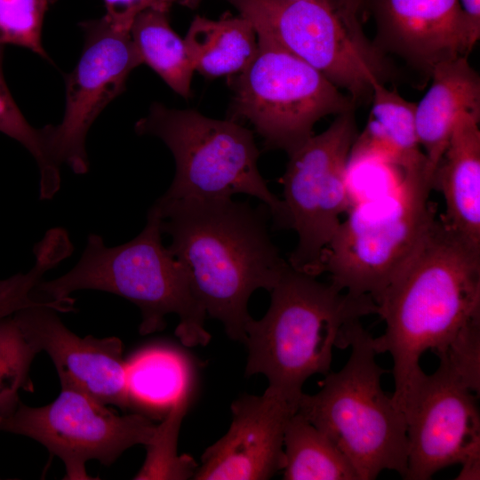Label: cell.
I'll return each mask as SVG.
<instances>
[{
    "instance_id": "cell-20",
    "label": "cell",
    "mask_w": 480,
    "mask_h": 480,
    "mask_svg": "<svg viewBox=\"0 0 480 480\" xmlns=\"http://www.w3.org/2000/svg\"><path fill=\"white\" fill-rule=\"evenodd\" d=\"M184 42L195 71L209 77L232 76L242 72L253 59L258 38L242 15L223 13L218 20L196 16Z\"/></svg>"
},
{
    "instance_id": "cell-34",
    "label": "cell",
    "mask_w": 480,
    "mask_h": 480,
    "mask_svg": "<svg viewBox=\"0 0 480 480\" xmlns=\"http://www.w3.org/2000/svg\"><path fill=\"white\" fill-rule=\"evenodd\" d=\"M310 1L318 2V3L323 4H325V5H333L332 0H310ZM333 6H334V5H333Z\"/></svg>"
},
{
    "instance_id": "cell-12",
    "label": "cell",
    "mask_w": 480,
    "mask_h": 480,
    "mask_svg": "<svg viewBox=\"0 0 480 480\" xmlns=\"http://www.w3.org/2000/svg\"><path fill=\"white\" fill-rule=\"evenodd\" d=\"M84 44L75 68L66 76V108L60 124L42 128L51 161L76 174L89 169L87 132L99 114L125 89L130 73L143 64L130 30L104 16L81 23Z\"/></svg>"
},
{
    "instance_id": "cell-18",
    "label": "cell",
    "mask_w": 480,
    "mask_h": 480,
    "mask_svg": "<svg viewBox=\"0 0 480 480\" xmlns=\"http://www.w3.org/2000/svg\"><path fill=\"white\" fill-rule=\"evenodd\" d=\"M429 77V88L416 103L414 120L432 183L459 117L464 113L480 115V77L468 56L438 63Z\"/></svg>"
},
{
    "instance_id": "cell-13",
    "label": "cell",
    "mask_w": 480,
    "mask_h": 480,
    "mask_svg": "<svg viewBox=\"0 0 480 480\" xmlns=\"http://www.w3.org/2000/svg\"><path fill=\"white\" fill-rule=\"evenodd\" d=\"M476 394L445 362L424 372L408 392L403 412L408 439L404 479L428 480L452 465L480 456Z\"/></svg>"
},
{
    "instance_id": "cell-16",
    "label": "cell",
    "mask_w": 480,
    "mask_h": 480,
    "mask_svg": "<svg viewBox=\"0 0 480 480\" xmlns=\"http://www.w3.org/2000/svg\"><path fill=\"white\" fill-rule=\"evenodd\" d=\"M365 6L376 24L373 46L428 77L438 63L468 56L476 43L459 0H365Z\"/></svg>"
},
{
    "instance_id": "cell-24",
    "label": "cell",
    "mask_w": 480,
    "mask_h": 480,
    "mask_svg": "<svg viewBox=\"0 0 480 480\" xmlns=\"http://www.w3.org/2000/svg\"><path fill=\"white\" fill-rule=\"evenodd\" d=\"M190 401V392L181 395L172 405L151 442L147 445V459L135 479L193 478L198 464L189 455H178L177 439Z\"/></svg>"
},
{
    "instance_id": "cell-14",
    "label": "cell",
    "mask_w": 480,
    "mask_h": 480,
    "mask_svg": "<svg viewBox=\"0 0 480 480\" xmlns=\"http://www.w3.org/2000/svg\"><path fill=\"white\" fill-rule=\"evenodd\" d=\"M75 300L38 302L12 314L28 340L52 358L60 388H76L100 403L122 410L132 407L123 344L116 337L80 338L56 312L75 311Z\"/></svg>"
},
{
    "instance_id": "cell-29",
    "label": "cell",
    "mask_w": 480,
    "mask_h": 480,
    "mask_svg": "<svg viewBox=\"0 0 480 480\" xmlns=\"http://www.w3.org/2000/svg\"><path fill=\"white\" fill-rule=\"evenodd\" d=\"M179 0H103L104 17L115 27L130 30L134 19L146 10L169 12Z\"/></svg>"
},
{
    "instance_id": "cell-21",
    "label": "cell",
    "mask_w": 480,
    "mask_h": 480,
    "mask_svg": "<svg viewBox=\"0 0 480 480\" xmlns=\"http://www.w3.org/2000/svg\"><path fill=\"white\" fill-rule=\"evenodd\" d=\"M127 387L132 407L150 413L168 412L190 392L191 369L186 358L170 348L143 349L126 362Z\"/></svg>"
},
{
    "instance_id": "cell-11",
    "label": "cell",
    "mask_w": 480,
    "mask_h": 480,
    "mask_svg": "<svg viewBox=\"0 0 480 480\" xmlns=\"http://www.w3.org/2000/svg\"><path fill=\"white\" fill-rule=\"evenodd\" d=\"M157 425L147 415H118L87 394L61 388L57 398L31 407L20 400L0 412V430L28 436L42 444L64 463V479H92L85 464L97 460L114 463L127 449L152 440Z\"/></svg>"
},
{
    "instance_id": "cell-4",
    "label": "cell",
    "mask_w": 480,
    "mask_h": 480,
    "mask_svg": "<svg viewBox=\"0 0 480 480\" xmlns=\"http://www.w3.org/2000/svg\"><path fill=\"white\" fill-rule=\"evenodd\" d=\"M160 216L151 206L143 230L131 241L108 247L96 234L88 236L76 265L65 275L41 281L37 298L54 301L78 290H99L123 297L141 313L140 333L165 327V316L176 314L175 334L187 347L205 346L211 340L204 328L207 315L196 295L184 266L164 245Z\"/></svg>"
},
{
    "instance_id": "cell-23",
    "label": "cell",
    "mask_w": 480,
    "mask_h": 480,
    "mask_svg": "<svg viewBox=\"0 0 480 480\" xmlns=\"http://www.w3.org/2000/svg\"><path fill=\"white\" fill-rule=\"evenodd\" d=\"M168 13L146 10L133 20L130 35L142 63L151 68L176 93L191 97L195 71L184 39L172 28Z\"/></svg>"
},
{
    "instance_id": "cell-8",
    "label": "cell",
    "mask_w": 480,
    "mask_h": 480,
    "mask_svg": "<svg viewBox=\"0 0 480 480\" xmlns=\"http://www.w3.org/2000/svg\"><path fill=\"white\" fill-rule=\"evenodd\" d=\"M258 38L250 64L232 76L234 121L247 120L266 149L290 156L330 115L354 110V100L318 70L277 45Z\"/></svg>"
},
{
    "instance_id": "cell-31",
    "label": "cell",
    "mask_w": 480,
    "mask_h": 480,
    "mask_svg": "<svg viewBox=\"0 0 480 480\" xmlns=\"http://www.w3.org/2000/svg\"><path fill=\"white\" fill-rule=\"evenodd\" d=\"M337 11L354 24L360 25L359 14L364 7L365 0H332Z\"/></svg>"
},
{
    "instance_id": "cell-3",
    "label": "cell",
    "mask_w": 480,
    "mask_h": 480,
    "mask_svg": "<svg viewBox=\"0 0 480 480\" xmlns=\"http://www.w3.org/2000/svg\"><path fill=\"white\" fill-rule=\"evenodd\" d=\"M270 293L264 316L245 325L244 375H264L297 410L305 381L330 372L333 348H349L361 318L377 314V305L291 266Z\"/></svg>"
},
{
    "instance_id": "cell-1",
    "label": "cell",
    "mask_w": 480,
    "mask_h": 480,
    "mask_svg": "<svg viewBox=\"0 0 480 480\" xmlns=\"http://www.w3.org/2000/svg\"><path fill=\"white\" fill-rule=\"evenodd\" d=\"M375 303L386 330L372 337V346L377 354L392 357V399L403 412L409 390L423 372V353L431 350L439 357L480 332V249L436 217Z\"/></svg>"
},
{
    "instance_id": "cell-9",
    "label": "cell",
    "mask_w": 480,
    "mask_h": 480,
    "mask_svg": "<svg viewBox=\"0 0 480 480\" xmlns=\"http://www.w3.org/2000/svg\"><path fill=\"white\" fill-rule=\"evenodd\" d=\"M263 38L308 63L356 102L383 78L381 53L333 5L310 0H225Z\"/></svg>"
},
{
    "instance_id": "cell-26",
    "label": "cell",
    "mask_w": 480,
    "mask_h": 480,
    "mask_svg": "<svg viewBox=\"0 0 480 480\" xmlns=\"http://www.w3.org/2000/svg\"><path fill=\"white\" fill-rule=\"evenodd\" d=\"M37 353L12 315L0 319V412L20 400V389L33 392L29 371Z\"/></svg>"
},
{
    "instance_id": "cell-28",
    "label": "cell",
    "mask_w": 480,
    "mask_h": 480,
    "mask_svg": "<svg viewBox=\"0 0 480 480\" xmlns=\"http://www.w3.org/2000/svg\"><path fill=\"white\" fill-rule=\"evenodd\" d=\"M35 257V265L28 272L0 281V319L41 302L35 297L34 289L43 280V276L56 266V260L45 251L36 252Z\"/></svg>"
},
{
    "instance_id": "cell-6",
    "label": "cell",
    "mask_w": 480,
    "mask_h": 480,
    "mask_svg": "<svg viewBox=\"0 0 480 480\" xmlns=\"http://www.w3.org/2000/svg\"><path fill=\"white\" fill-rule=\"evenodd\" d=\"M134 130L139 135L159 138L173 156L174 178L160 199H219L245 194L268 206L274 229H284L283 202L259 171L260 152L253 132L237 121L156 102L135 123Z\"/></svg>"
},
{
    "instance_id": "cell-15",
    "label": "cell",
    "mask_w": 480,
    "mask_h": 480,
    "mask_svg": "<svg viewBox=\"0 0 480 480\" xmlns=\"http://www.w3.org/2000/svg\"><path fill=\"white\" fill-rule=\"evenodd\" d=\"M280 394L242 395L231 404L228 432L206 448L195 480H266L283 470L284 430L296 412Z\"/></svg>"
},
{
    "instance_id": "cell-33",
    "label": "cell",
    "mask_w": 480,
    "mask_h": 480,
    "mask_svg": "<svg viewBox=\"0 0 480 480\" xmlns=\"http://www.w3.org/2000/svg\"><path fill=\"white\" fill-rule=\"evenodd\" d=\"M203 0H179L178 4L189 9H196Z\"/></svg>"
},
{
    "instance_id": "cell-10",
    "label": "cell",
    "mask_w": 480,
    "mask_h": 480,
    "mask_svg": "<svg viewBox=\"0 0 480 480\" xmlns=\"http://www.w3.org/2000/svg\"><path fill=\"white\" fill-rule=\"evenodd\" d=\"M357 136L354 110L337 115L332 124L292 153L282 176L284 228L298 243L288 259L295 270L317 276L322 254L352 206L348 171Z\"/></svg>"
},
{
    "instance_id": "cell-19",
    "label": "cell",
    "mask_w": 480,
    "mask_h": 480,
    "mask_svg": "<svg viewBox=\"0 0 480 480\" xmlns=\"http://www.w3.org/2000/svg\"><path fill=\"white\" fill-rule=\"evenodd\" d=\"M371 96L368 121L356 138L349 160L374 158L398 167L403 175L424 174L428 179L426 156L415 128L416 103L381 81L372 84Z\"/></svg>"
},
{
    "instance_id": "cell-7",
    "label": "cell",
    "mask_w": 480,
    "mask_h": 480,
    "mask_svg": "<svg viewBox=\"0 0 480 480\" xmlns=\"http://www.w3.org/2000/svg\"><path fill=\"white\" fill-rule=\"evenodd\" d=\"M431 190L425 175H404L390 191L354 203L322 254L320 275L376 301L437 217Z\"/></svg>"
},
{
    "instance_id": "cell-27",
    "label": "cell",
    "mask_w": 480,
    "mask_h": 480,
    "mask_svg": "<svg viewBox=\"0 0 480 480\" xmlns=\"http://www.w3.org/2000/svg\"><path fill=\"white\" fill-rule=\"evenodd\" d=\"M57 0H0V45L29 49L50 61L42 44L44 15Z\"/></svg>"
},
{
    "instance_id": "cell-25",
    "label": "cell",
    "mask_w": 480,
    "mask_h": 480,
    "mask_svg": "<svg viewBox=\"0 0 480 480\" xmlns=\"http://www.w3.org/2000/svg\"><path fill=\"white\" fill-rule=\"evenodd\" d=\"M4 48L0 45V132L19 141L34 156L40 171V198L52 199L60 188V167L49 157L42 128L30 125L7 87L3 73Z\"/></svg>"
},
{
    "instance_id": "cell-30",
    "label": "cell",
    "mask_w": 480,
    "mask_h": 480,
    "mask_svg": "<svg viewBox=\"0 0 480 480\" xmlns=\"http://www.w3.org/2000/svg\"><path fill=\"white\" fill-rule=\"evenodd\" d=\"M467 16L471 34L476 42L480 37V0H459Z\"/></svg>"
},
{
    "instance_id": "cell-22",
    "label": "cell",
    "mask_w": 480,
    "mask_h": 480,
    "mask_svg": "<svg viewBox=\"0 0 480 480\" xmlns=\"http://www.w3.org/2000/svg\"><path fill=\"white\" fill-rule=\"evenodd\" d=\"M284 451L285 480H359L336 444L298 412L287 421Z\"/></svg>"
},
{
    "instance_id": "cell-2",
    "label": "cell",
    "mask_w": 480,
    "mask_h": 480,
    "mask_svg": "<svg viewBox=\"0 0 480 480\" xmlns=\"http://www.w3.org/2000/svg\"><path fill=\"white\" fill-rule=\"evenodd\" d=\"M152 206L207 315L244 343L250 297L270 292L290 267L271 240L268 206L232 198H158Z\"/></svg>"
},
{
    "instance_id": "cell-17",
    "label": "cell",
    "mask_w": 480,
    "mask_h": 480,
    "mask_svg": "<svg viewBox=\"0 0 480 480\" xmlns=\"http://www.w3.org/2000/svg\"><path fill=\"white\" fill-rule=\"evenodd\" d=\"M480 115L464 113L436 168L432 188L444 198L439 217L452 232L480 249Z\"/></svg>"
},
{
    "instance_id": "cell-5",
    "label": "cell",
    "mask_w": 480,
    "mask_h": 480,
    "mask_svg": "<svg viewBox=\"0 0 480 480\" xmlns=\"http://www.w3.org/2000/svg\"><path fill=\"white\" fill-rule=\"evenodd\" d=\"M345 365L329 372L320 390L302 393L297 411L325 434L349 460L359 480H373L383 470L404 478L408 439L404 414L381 388L387 371L376 361L372 336L360 324Z\"/></svg>"
},
{
    "instance_id": "cell-32",
    "label": "cell",
    "mask_w": 480,
    "mask_h": 480,
    "mask_svg": "<svg viewBox=\"0 0 480 480\" xmlns=\"http://www.w3.org/2000/svg\"><path fill=\"white\" fill-rule=\"evenodd\" d=\"M480 456L471 458L461 464V469L456 479L476 480L480 477Z\"/></svg>"
}]
</instances>
